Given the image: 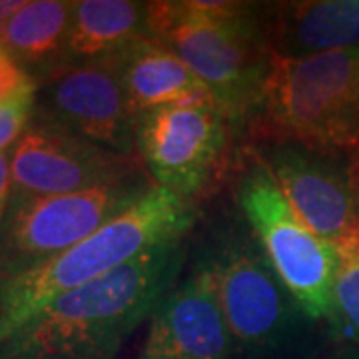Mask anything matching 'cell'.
I'll use <instances>...</instances> for the list:
<instances>
[{
    "label": "cell",
    "mask_w": 359,
    "mask_h": 359,
    "mask_svg": "<svg viewBox=\"0 0 359 359\" xmlns=\"http://www.w3.org/2000/svg\"><path fill=\"white\" fill-rule=\"evenodd\" d=\"M231 196L278 278L313 321H327L339 256L295 214L266 166L244 144L230 160Z\"/></svg>",
    "instance_id": "obj_6"
},
{
    "label": "cell",
    "mask_w": 359,
    "mask_h": 359,
    "mask_svg": "<svg viewBox=\"0 0 359 359\" xmlns=\"http://www.w3.org/2000/svg\"><path fill=\"white\" fill-rule=\"evenodd\" d=\"M28 82H32V78L14 62L13 56L0 44V100L13 96L14 92H18Z\"/></svg>",
    "instance_id": "obj_19"
},
{
    "label": "cell",
    "mask_w": 359,
    "mask_h": 359,
    "mask_svg": "<svg viewBox=\"0 0 359 359\" xmlns=\"http://www.w3.org/2000/svg\"><path fill=\"white\" fill-rule=\"evenodd\" d=\"M36 112V84L34 80L0 100V152H11L16 140L25 134Z\"/></svg>",
    "instance_id": "obj_18"
},
{
    "label": "cell",
    "mask_w": 359,
    "mask_h": 359,
    "mask_svg": "<svg viewBox=\"0 0 359 359\" xmlns=\"http://www.w3.org/2000/svg\"><path fill=\"white\" fill-rule=\"evenodd\" d=\"M8 154L13 192L34 196L82 192L144 170L138 156L116 154L36 112Z\"/></svg>",
    "instance_id": "obj_11"
},
{
    "label": "cell",
    "mask_w": 359,
    "mask_h": 359,
    "mask_svg": "<svg viewBox=\"0 0 359 359\" xmlns=\"http://www.w3.org/2000/svg\"><path fill=\"white\" fill-rule=\"evenodd\" d=\"M250 140H292L351 154L359 144V48L299 60L271 58Z\"/></svg>",
    "instance_id": "obj_5"
},
{
    "label": "cell",
    "mask_w": 359,
    "mask_h": 359,
    "mask_svg": "<svg viewBox=\"0 0 359 359\" xmlns=\"http://www.w3.org/2000/svg\"><path fill=\"white\" fill-rule=\"evenodd\" d=\"M186 257V238L166 242L54 299L0 337V359H116L178 283Z\"/></svg>",
    "instance_id": "obj_1"
},
{
    "label": "cell",
    "mask_w": 359,
    "mask_h": 359,
    "mask_svg": "<svg viewBox=\"0 0 359 359\" xmlns=\"http://www.w3.org/2000/svg\"><path fill=\"white\" fill-rule=\"evenodd\" d=\"M112 60L138 116L164 106L212 98L202 80L158 39L138 40Z\"/></svg>",
    "instance_id": "obj_14"
},
{
    "label": "cell",
    "mask_w": 359,
    "mask_h": 359,
    "mask_svg": "<svg viewBox=\"0 0 359 359\" xmlns=\"http://www.w3.org/2000/svg\"><path fill=\"white\" fill-rule=\"evenodd\" d=\"M13 192V180H11V154L0 152V224L4 219L8 200Z\"/></svg>",
    "instance_id": "obj_20"
},
{
    "label": "cell",
    "mask_w": 359,
    "mask_h": 359,
    "mask_svg": "<svg viewBox=\"0 0 359 359\" xmlns=\"http://www.w3.org/2000/svg\"><path fill=\"white\" fill-rule=\"evenodd\" d=\"M156 188L146 170L72 194L11 192L0 224V280L20 276L80 244Z\"/></svg>",
    "instance_id": "obj_7"
},
{
    "label": "cell",
    "mask_w": 359,
    "mask_h": 359,
    "mask_svg": "<svg viewBox=\"0 0 359 359\" xmlns=\"http://www.w3.org/2000/svg\"><path fill=\"white\" fill-rule=\"evenodd\" d=\"M36 84V114L122 156L136 154V120L114 60L68 62Z\"/></svg>",
    "instance_id": "obj_10"
},
{
    "label": "cell",
    "mask_w": 359,
    "mask_h": 359,
    "mask_svg": "<svg viewBox=\"0 0 359 359\" xmlns=\"http://www.w3.org/2000/svg\"><path fill=\"white\" fill-rule=\"evenodd\" d=\"M321 359H359V349H351V347H337L334 353L325 355Z\"/></svg>",
    "instance_id": "obj_22"
},
{
    "label": "cell",
    "mask_w": 359,
    "mask_h": 359,
    "mask_svg": "<svg viewBox=\"0 0 359 359\" xmlns=\"http://www.w3.org/2000/svg\"><path fill=\"white\" fill-rule=\"evenodd\" d=\"M248 146L316 236L334 248L359 240V198L349 154L292 140H250Z\"/></svg>",
    "instance_id": "obj_9"
},
{
    "label": "cell",
    "mask_w": 359,
    "mask_h": 359,
    "mask_svg": "<svg viewBox=\"0 0 359 359\" xmlns=\"http://www.w3.org/2000/svg\"><path fill=\"white\" fill-rule=\"evenodd\" d=\"M200 205L156 186L80 244L20 276L0 280V337L20 327L54 299L126 266L156 245L188 238Z\"/></svg>",
    "instance_id": "obj_4"
},
{
    "label": "cell",
    "mask_w": 359,
    "mask_h": 359,
    "mask_svg": "<svg viewBox=\"0 0 359 359\" xmlns=\"http://www.w3.org/2000/svg\"><path fill=\"white\" fill-rule=\"evenodd\" d=\"M259 26L271 56L299 60L359 48V0L262 2Z\"/></svg>",
    "instance_id": "obj_13"
},
{
    "label": "cell",
    "mask_w": 359,
    "mask_h": 359,
    "mask_svg": "<svg viewBox=\"0 0 359 359\" xmlns=\"http://www.w3.org/2000/svg\"><path fill=\"white\" fill-rule=\"evenodd\" d=\"M2 25H4V22H0V39H2Z\"/></svg>",
    "instance_id": "obj_23"
},
{
    "label": "cell",
    "mask_w": 359,
    "mask_h": 359,
    "mask_svg": "<svg viewBox=\"0 0 359 359\" xmlns=\"http://www.w3.org/2000/svg\"><path fill=\"white\" fill-rule=\"evenodd\" d=\"M196 264L212 276L233 359H313L318 321L278 278L244 216L224 212L205 230Z\"/></svg>",
    "instance_id": "obj_2"
},
{
    "label": "cell",
    "mask_w": 359,
    "mask_h": 359,
    "mask_svg": "<svg viewBox=\"0 0 359 359\" xmlns=\"http://www.w3.org/2000/svg\"><path fill=\"white\" fill-rule=\"evenodd\" d=\"M134 359H233L230 330L212 276L192 271L158 302Z\"/></svg>",
    "instance_id": "obj_12"
},
{
    "label": "cell",
    "mask_w": 359,
    "mask_h": 359,
    "mask_svg": "<svg viewBox=\"0 0 359 359\" xmlns=\"http://www.w3.org/2000/svg\"><path fill=\"white\" fill-rule=\"evenodd\" d=\"M339 264L332 295L327 334L339 347L359 349V240L335 248Z\"/></svg>",
    "instance_id": "obj_17"
},
{
    "label": "cell",
    "mask_w": 359,
    "mask_h": 359,
    "mask_svg": "<svg viewBox=\"0 0 359 359\" xmlns=\"http://www.w3.org/2000/svg\"><path fill=\"white\" fill-rule=\"evenodd\" d=\"M70 0H30L2 25V48L34 82L68 65Z\"/></svg>",
    "instance_id": "obj_16"
},
{
    "label": "cell",
    "mask_w": 359,
    "mask_h": 359,
    "mask_svg": "<svg viewBox=\"0 0 359 359\" xmlns=\"http://www.w3.org/2000/svg\"><path fill=\"white\" fill-rule=\"evenodd\" d=\"M349 172H351V180H353V186H355V192H358L359 198V144L349 154Z\"/></svg>",
    "instance_id": "obj_21"
},
{
    "label": "cell",
    "mask_w": 359,
    "mask_h": 359,
    "mask_svg": "<svg viewBox=\"0 0 359 359\" xmlns=\"http://www.w3.org/2000/svg\"><path fill=\"white\" fill-rule=\"evenodd\" d=\"M238 138L212 98L138 116L136 154L158 188L196 200L212 186Z\"/></svg>",
    "instance_id": "obj_8"
},
{
    "label": "cell",
    "mask_w": 359,
    "mask_h": 359,
    "mask_svg": "<svg viewBox=\"0 0 359 359\" xmlns=\"http://www.w3.org/2000/svg\"><path fill=\"white\" fill-rule=\"evenodd\" d=\"M148 8L154 39L202 80L236 136H248L262 112L273 58L259 26L262 2L158 0Z\"/></svg>",
    "instance_id": "obj_3"
},
{
    "label": "cell",
    "mask_w": 359,
    "mask_h": 359,
    "mask_svg": "<svg viewBox=\"0 0 359 359\" xmlns=\"http://www.w3.org/2000/svg\"><path fill=\"white\" fill-rule=\"evenodd\" d=\"M144 39H154L148 2L76 0L68 34V62L110 60Z\"/></svg>",
    "instance_id": "obj_15"
}]
</instances>
